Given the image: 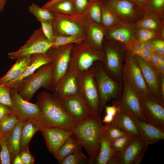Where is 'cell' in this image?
<instances>
[{
	"mask_svg": "<svg viewBox=\"0 0 164 164\" xmlns=\"http://www.w3.org/2000/svg\"><path fill=\"white\" fill-rule=\"evenodd\" d=\"M36 104L41 112L39 120L41 126L58 128L72 132L79 122L64 109L60 99L45 91L37 96Z\"/></svg>",
	"mask_w": 164,
	"mask_h": 164,
	"instance_id": "6da1fadb",
	"label": "cell"
},
{
	"mask_svg": "<svg viewBox=\"0 0 164 164\" xmlns=\"http://www.w3.org/2000/svg\"><path fill=\"white\" fill-rule=\"evenodd\" d=\"M100 115L79 121L72 133L86 152L90 164H95L99 154L103 125Z\"/></svg>",
	"mask_w": 164,
	"mask_h": 164,
	"instance_id": "7a4b0ae2",
	"label": "cell"
},
{
	"mask_svg": "<svg viewBox=\"0 0 164 164\" xmlns=\"http://www.w3.org/2000/svg\"><path fill=\"white\" fill-rule=\"evenodd\" d=\"M85 39L74 44L68 69L80 76L89 69L96 62L103 63L104 60V53L94 49Z\"/></svg>",
	"mask_w": 164,
	"mask_h": 164,
	"instance_id": "3957f363",
	"label": "cell"
},
{
	"mask_svg": "<svg viewBox=\"0 0 164 164\" xmlns=\"http://www.w3.org/2000/svg\"><path fill=\"white\" fill-rule=\"evenodd\" d=\"M94 78L100 100L101 113L106 103L112 99L121 97L123 89V84L112 78L105 70L102 63L93 66Z\"/></svg>",
	"mask_w": 164,
	"mask_h": 164,
	"instance_id": "277c9868",
	"label": "cell"
},
{
	"mask_svg": "<svg viewBox=\"0 0 164 164\" xmlns=\"http://www.w3.org/2000/svg\"><path fill=\"white\" fill-rule=\"evenodd\" d=\"M87 10L81 14L53 12L54 16L51 22L54 36H76L85 37L88 19Z\"/></svg>",
	"mask_w": 164,
	"mask_h": 164,
	"instance_id": "5b68a950",
	"label": "cell"
},
{
	"mask_svg": "<svg viewBox=\"0 0 164 164\" xmlns=\"http://www.w3.org/2000/svg\"><path fill=\"white\" fill-rule=\"evenodd\" d=\"M54 63L53 62L42 66L26 79L18 89L19 95L29 101L40 88L52 91L51 80Z\"/></svg>",
	"mask_w": 164,
	"mask_h": 164,
	"instance_id": "8992f818",
	"label": "cell"
},
{
	"mask_svg": "<svg viewBox=\"0 0 164 164\" xmlns=\"http://www.w3.org/2000/svg\"><path fill=\"white\" fill-rule=\"evenodd\" d=\"M79 95L91 117L100 115V100L93 66L79 77Z\"/></svg>",
	"mask_w": 164,
	"mask_h": 164,
	"instance_id": "52a82bcc",
	"label": "cell"
},
{
	"mask_svg": "<svg viewBox=\"0 0 164 164\" xmlns=\"http://www.w3.org/2000/svg\"><path fill=\"white\" fill-rule=\"evenodd\" d=\"M73 45L70 44L52 47L46 53L52 60L54 63L51 80L52 92L68 70L70 54Z\"/></svg>",
	"mask_w": 164,
	"mask_h": 164,
	"instance_id": "ba28073f",
	"label": "cell"
},
{
	"mask_svg": "<svg viewBox=\"0 0 164 164\" xmlns=\"http://www.w3.org/2000/svg\"><path fill=\"white\" fill-rule=\"evenodd\" d=\"M124 61L123 77L126 79L138 96L143 97L151 94L140 69L131 51L128 50L125 55Z\"/></svg>",
	"mask_w": 164,
	"mask_h": 164,
	"instance_id": "9c48e42d",
	"label": "cell"
},
{
	"mask_svg": "<svg viewBox=\"0 0 164 164\" xmlns=\"http://www.w3.org/2000/svg\"><path fill=\"white\" fill-rule=\"evenodd\" d=\"M53 46V43L44 35L41 27L35 30L26 43L18 50L8 53L12 60L25 56L46 53Z\"/></svg>",
	"mask_w": 164,
	"mask_h": 164,
	"instance_id": "30bf717a",
	"label": "cell"
},
{
	"mask_svg": "<svg viewBox=\"0 0 164 164\" xmlns=\"http://www.w3.org/2000/svg\"><path fill=\"white\" fill-rule=\"evenodd\" d=\"M123 84L121 97L118 99H114L113 103L129 116L147 122L142 114L139 97L123 77Z\"/></svg>",
	"mask_w": 164,
	"mask_h": 164,
	"instance_id": "8fae6325",
	"label": "cell"
},
{
	"mask_svg": "<svg viewBox=\"0 0 164 164\" xmlns=\"http://www.w3.org/2000/svg\"><path fill=\"white\" fill-rule=\"evenodd\" d=\"M104 60V68L108 74L115 80L123 84L124 60L122 49L113 45L106 43L103 46Z\"/></svg>",
	"mask_w": 164,
	"mask_h": 164,
	"instance_id": "7c38bea8",
	"label": "cell"
},
{
	"mask_svg": "<svg viewBox=\"0 0 164 164\" xmlns=\"http://www.w3.org/2000/svg\"><path fill=\"white\" fill-rule=\"evenodd\" d=\"M139 97L146 121L164 131V102L151 94Z\"/></svg>",
	"mask_w": 164,
	"mask_h": 164,
	"instance_id": "4fadbf2b",
	"label": "cell"
},
{
	"mask_svg": "<svg viewBox=\"0 0 164 164\" xmlns=\"http://www.w3.org/2000/svg\"><path fill=\"white\" fill-rule=\"evenodd\" d=\"M12 106L10 108L19 121L24 123L29 121L39 120L41 116L39 108L36 103L33 104L23 99L18 90L10 89Z\"/></svg>",
	"mask_w": 164,
	"mask_h": 164,
	"instance_id": "5bb4252c",
	"label": "cell"
},
{
	"mask_svg": "<svg viewBox=\"0 0 164 164\" xmlns=\"http://www.w3.org/2000/svg\"><path fill=\"white\" fill-rule=\"evenodd\" d=\"M151 95L164 102L161 90V77L156 68L145 60L133 54Z\"/></svg>",
	"mask_w": 164,
	"mask_h": 164,
	"instance_id": "9a60e30c",
	"label": "cell"
},
{
	"mask_svg": "<svg viewBox=\"0 0 164 164\" xmlns=\"http://www.w3.org/2000/svg\"><path fill=\"white\" fill-rule=\"evenodd\" d=\"M149 145L140 136H135L124 150L115 153L116 164H140Z\"/></svg>",
	"mask_w": 164,
	"mask_h": 164,
	"instance_id": "2e32d148",
	"label": "cell"
},
{
	"mask_svg": "<svg viewBox=\"0 0 164 164\" xmlns=\"http://www.w3.org/2000/svg\"><path fill=\"white\" fill-rule=\"evenodd\" d=\"M40 131L49 151L55 158L58 149L72 134V132L60 128L43 126H41Z\"/></svg>",
	"mask_w": 164,
	"mask_h": 164,
	"instance_id": "e0dca14e",
	"label": "cell"
},
{
	"mask_svg": "<svg viewBox=\"0 0 164 164\" xmlns=\"http://www.w3.org/2000/svg\"><path fill=\"white\" fill-rule=\"evenodd\" d=\"M80 75L68 70L59 81L52 94L59 99L72 97L79 94Z\"/></svg>",
	"mask_w": 164,
	"mask_h": 164,
	"instance_id": "ac0fdd59",
	"label": "cell"
},
{
	"mask_svg": "<svg viewBox=\"0 0 164 164\" xmlns=\"http://www.w3.org/2000/svg\"><path fill=\"white\" fill-rule=\"evenodd\" d=\"M32 56V60L31 63L22 75L18 78L3 86L10 89L18 90L26 79L33 73L42 66L53 62L52 60L47 56L46 53L35 54Z\"/></svg>",
	"mask_w": 164,
	"mask_h": 164,
	"instance_id": "d6986e66",
	"label": "cell"
},
{
	"mask_svg": "<svg viewBox=\"0 0 164 164\" xmlns=\"http://www.w3.org/2000/svg\"><path fill=\"white\" fill-rule=\"evenodd\" d=\"M59 99L65 111L70 115L79 121L91 117L79 94L69 98Z\"/></svg>",
	"mask_w": 164,
	"mask_h": 164,
	"instance_id": "ffe728a7",
	"label": "cell"
},
{
	"mask_svg": "<svg viewBox=\"0 0 164 164\" xmlns=\"http://www.w3.org/2000/svg\"><path fill=\"white\" fill-rule=\"evenodd\" d=\"M130 116L134 122L140 136L149 145L164 139V131L147 122Z\"/></svg>",
	"mask_w": 164,
	"mask_h": 164,
	"instance_id": "44dd1931",
	"label": "cell"
},
{
	"mask_svg": "<svg viewBox=\"0 0 164 164\" xmlns=\"http://www.w3.org/2000/svg\"><path fill=\"white\" fill-rule=\"evenodd\" d=\"M104 34V28L88 18L86 26L85 39L95 50L103 52Z\"/></svg>",
	"mask_w": 164,
	"mask_h": 164,
	"instance_id": "7402d4cb",
	"label": "cell"
},
{
	"mask_svg": "<svg viewBox=\"0 0 164 164\" xmlns=\"http://www.w3.org/2000/svg\"><path fill=\"white\" fill-rule=\"evenodd\" d=\"M16 60L15 63L5 74L0 78V85L5 86L18 78L31 63L32 56H23Z\"/></svg>",
	"mask_w": 164,
	"mask_h": 164,
	"instance_id": "603a6c76",
	"label": "cell"
},
{
	"mask_svg": "<svg viewBox=\"0 0 164 164\" xmlns=\"http://www.w3.org/2000/svg\"><path fill=\"white\" fill-rule=\"evenodd\" d=\"M114 13H118L125 17L132 16L135 13V3L128 0H99Z\"/></svg>",
	"mask_w": 164,
	"mask_h": 164,
	"instance_id": "cb8c5ba5",
	"label": "cell"
},
{
	"mask_svg": "<svg viewBox=\"0 0 164 164\" xmlns=\"http://www.w3.org/2000/svg\"><path fill=\"white\" fill-rule=\"evenodd\" d=\"M127 134L135 136H140V133L131 117L120 109L112 121Z\"/></svg>",
	"mask_w": 164,
	"mask_h": 164,
	"instance_id": "d4e9b609",
	"label": "cell"
},
{
	"mask_svg": "<svg viewBox=\"0 0 164 164\" xmlns=\"http://www.w3.org/2000/svg\"><path fill=\"white\" fill-rule=\"evenodd\" d=\"M95 164H116L115 154L111 148V143L102 132L100 151Z\"/></svg>",
	"mask_w": 164,
	"mask_h": 164,
	"instance_id": "484cf974",
	"label": "cell"
},
{
	"mask_svg": "<svg viewBox=\"0 0 164 164\" xmlns=\"http://www.w3.org/2000/svg\"><path fill=\"white\" fill-rule=\"evenodd\" d=\"M41 126L38 120L23 123L20 138L21 151L29 146L32 138L37 132L40 131Z\"/></svg>",
	"mask_w": 164,
	"mask_h": 164,
	"instance_id": "4316f807",
	"label": "cell"
},
{
	"mask_svg": "<svg viewBox=\"0 0 164 164\" xmlns=\"http://www.w3.org/2000/svg\"><path fill=\"white\" fill-rule=\"evenodd\" d=\"M82 147L72 133V135L57 151L55 159L61 164L70 154L81 150Z\"/></svg>",
	"mask_w": 164,
	"mask_h": 164,
	"instance_id": "83f0119b",
	"label": "cell"
},
{
	"mask_svg": "<svg viewBox=\"0 0 164 164\" xmlns=\"http://www.w3.org/2000/svg\"><path fill=\"white\" fill-rule=\"evenodd\" d=\"M23 123L19 121L15 127L8 136V143L11 160L20 153V135Z\"/></svg>",
	"mask_w": 164,
	"mask_h": 164,
	"instance_id": "f1b7e54d",
	"label": "cell"
},
{
	"mask_svg": "<svg viewBox=\"0 0 164 164\" xmlns=\"http://www.w3.org/2000/svg\"><path fill=\"white\" fill-rule=\"evenodd\" d=\"M102 132L111 142L127 134L112 122L103 125Z\"/></svg>",
	"mask_w": 164,
	"mask_h": 164,
	"instance_id": "f546056e",
	"label": "cell"
},
{
	"mask_svg": "<svg viewBox=\"0 0 164 164\" xmlns=\"http://www.w3.org/2000/svg\"><path fill=\"white\" fill-rule=\"evenodd\" d=\"M29 11L40 22L43 21H52L54 18L53 13L47 9L40 7L33 3L29 7Z\"/></svg>",
	"mask_w": 164,
	"mask_h": 164,
	"instance_id": "4dcf8cb0",
	"label": "cell"
},
{
	"mask_svg": "<svg viewBox=\"0 0 164 164\" xmlns=\"http://www.w3.org/2000/svg\"><path fill=\"white\" fill-rule=\"evenodd\" d=\"M47 9L53 13L63 14H75L73 0H62Z\"/></svg>",
	"mask_w": 164,
	"mask_h": 164,
	"instance_id": "1f68e13d",
	"label": "cell"
},
{
	"mask_svg": "<svg viewBox=\"0 0 164 164\" xmlns=\"http://www.w3.org/2000/svg\"><path fill=\"white\" fill-rule=\"evenodd\" d=\"M105 33H108V36L111 39L120 42L127 43L131 36L130 30L125 28L111 29L109 28H104Z\"/></svg>",
	"mask_w": 164,
	"mask_h": 164,
	"instance_id": "d6a6232c",
	"label": "cell"
},
{
	"mask_svg": "<svg viewBox=\"0 0 164 164\" xmlns=\"http://www.w3.org/2000/svg\"><path fill=\"white\" fill-rule=\"evenodd\" d=\"M19 121L13 113L7 116L0 121V134L9 136Z\"/></svg>",
	"mask_w": 164,
	"mask_h": 164,
	"instance_id": "836d02e7",
	"label": "cell"
},
{
	"mask_svg": "<svg viewBox=\"0 0 164 164\" xmlns=\"http://www.w3.org/2000/svg\"><path fill=\"white\" fill-rule=\"evenodd\" d=\"M100 2L101 9V25L104 28H111L116 22L114 13L108 7L100 1Z\"/></svg>",
	"mask_w": 164,
	"mask_h": 164,
	"instance_id": "e575fe53",
	"label": "cell"
},
{
	"mask_svg": "<svg viewBox=\"0 0 164 164\" xmlns=\"http://www.w3.org/2000/svg\"><path fill=\"white\" fill-rule=\"evenodd\" d=\"M0 145L1 164H12L9 146L8 136L0 134Z\"/></svg>",
	"mask_w": 164,
	"mask_h": 164,
	"instance_id": "d590c367",
	"label": "cell"
},
{
	"mask_svg": "<svg viewBox=\"0 0 164 164\" xmlns=\"http://www.w3.org/2000/svg\"><path fill=\"white\" fill-rule=\"evenodd\" d=\"M85 39V37L76 36H54L52 43L53 46H58L78 43Z\"/></svg>",
	"mask_w": 164,
	"mask_h": 164,
	"instance_id": "8d00e7d4",
	"label": "cell"
},
{
	"mask_svg": "<svg viewBox=\"0 0 164 164\" xmlns=\"http://www.w3.org/2000/svg\"><path fill=\"white\" fill-rule=\"evenodd\" d=\"M135 137L126 134L117 138L111 142V148L115 154L124 150Z\"/></svg>",
	"mask_w": 164,
	"mask_h": 164,
	"instance_id": "74e56055",
	"label": "cell"
},
{
	"mask_svg": "<svg viewBox=\"0 0 164 164\" xmlns=\"http://www.w3.org/2000/svg\"><path fill=\"white\" fill-rule=\"evenodd\" d=\"M87 15L90 19L101 25V9L99 0L91 2L87 10Z\"/></svg>",
	"mask_w": 164,
	"mask_h": 164,
	"instance_id": "f35d334b",
	"label": "cell"
},
{
	"mask_svg": "<svg viewBox=\"0 0 164 164\" xmlns=\"http://www.w3.org/2000/svg\"><path fill=\"white\" fill-rule=\"evenodd\" d=\"M89 163V160L80 150L69 155L61 164H85Z\"/></svg>",
	"mask_w": 164,
	"mask_h": 164,
	"instance_id": "ab89813d",
	"label": "cell"
},
{
	"mask_svg": "<svg viewBox=\"0 0 164 164\" xmlns=\"http://www.w3.org/2000/svg\"><path fill=\"white\" fill-rule=\"evenodd\" d=\"M0 103L5 104L10 108L12 102L10 95V89L0 84Z\"/></svg>",
	"mask_w": 164,
	"mask_h": 164,
	"instance_id": "60d3db41",
	"label": "cell"
},
{
	"mask_svg": "<svg viewBox=\"0 0 164 164\" xmlns=\"http://www.w3.org/2000/svg\"><path fill=\"white\" fill-rule=\"evenodd\" d=\"M73 1L75 14H81L86 12L92 2L90 0H73Z\"/></svg>",
	"mask_w": 164,
	"mask_h": 164,
	"instance_id": "b9f144b4",
	"label": "cell"
},
{
	"mask_svg": "<svg viewBox=\"0 0 164 164\" xmlns=\"http://www.w3.org/2000/svg\"><path fill=\"white\" fill-rule=\"evenodd\" d=\"M41 28L43 33L47 39L52 42L54 36V32L51 21H43L40 22Z\"/></svg>",
	"mask_w": 164,
	"mask_h": 164,
	"instance_id": "7bdbcfd3",
	"label": "cell"
},
{
	"mask_svg": "<svg viewBox=\"0 0 164 164\" xmlns=\"http://www.w3.org/2000/svg\"><path fill=\"white\" fill-rule=\"evenodd\" d=\"M20 154L23 164L34 163V157L30 153L29 146L21 151Z\"/></svg>",
	"mask_w": 164,
	"mask_h": 164,
	"instance_id": "ee69618b",
	"label": "cell"
},
{
	"mask_svg": "<svg viewBox=\"0 0 164 164\" xmlns=\"http://www.w3.org/2000/svg\"><path fill=\"white\" fill-rule=\"evenodd\" d=\"M155 36V34L153 31L144 28L141 29L138 33L139 39L141 42H147Z\"/></svg>",
	"mask_w": 164,
	"mask_h": 164,
	"instance_id": "f6af8a7d",
	"label": "cell"
},
{
	"mask_svg": "<svg viewBox=\"0 0 164 164\" xmlns=\"http://www.w3.org/2000/svg\"><path fill=\"white\" fill-rule=\"evenodd\" d=\"M154 53L147 50L143 49L134 52L132 53L133 54L138 56L149 62Z\"/></svg>",
	"mask_w": 164,
	"mask_h": 164,
	"instance_id": "bcb514c9",
	"label": "cell"
},
{
	"mask_svg": "<svg viewBox=\"0 0 164 164\" xmlns=\"http://www.w3.org/2000/svg\"><path fill=\"white\" fill-rule=\"evenodd\" d=\"M141 26L144 29L153 30L157 28V25L156 22L153 19H147L141 22Z\"/></svg>",
	"mask_w": 164,
	"mask_h": 164,
	"instance_id": "7dc6e473",
	"label": "cell"
},
{
	"mask_svg": "<svg viewBox=\"0 0 164 164\" xmlns=\"http://www.w3.org/2000/svg\"><path fill=\"white\" fill-rule=\"evenodd\" d=\"M154 46L155 53L157 54L164 55V42L160 40H158L152 42Z\"/></svg>",
	"mask_w": 164,
	"mask_h": 164,
	"instance_id": "c3c4849f",
	"label": "cell"
},
{
	"mask_svg": "<svg viewBox=\"0 0 164 164\" xmlns=\"http://www.w3.org/2000/svg\"><path fill=\"white\" fill-rule=\"evenodd\" d=\"M12 113V112L9 107L0 103V121Z\"/></svg>",
	"mask_w": 164,
	"mask_h": 164,
	"instance_id": "681fc988",
	"label": "cell"
},
{
	"mask_svg": "<svg viewBox=\"0 0 164 164\" xmlns=\"http://www.w3.org/2000/svg\"><path fill=\"white\" fill-rule=\"evenodd\" d=\"M112 106L105 105L104 108H105L106 114L111 115L114 117L116 115L120 108L116 104L113 103Z\"/></svg>",
	"mask_w": 164,
	"mask_h": 164,
	"instance_id": "f907efd6",
	"label": "cell"
},
{
	"mask_svg": "<svg viewBox=\"0 0 164 164\" xmlns=\"http://www.w3.org/2000/svg\"><path fill=\"white\" fill-rule=\"evenodd\" d=\"M148 63L157 69L160 63V55L154 52Z\"/></svg>",
	"mask_w": 164,
	"mask_h": 164,
	"instance_id": "816d5d0a",
	"label": "cell"
},
{
	"mask_svg": "<svg viewBox=\"0 0 164 164\" xmlns=\"http://www.w3.org/2000/svg\"><path fill=\"white\" fill-rule=\"evenodd\" d=\"M150 3L152 7L155 9H160L164 6V0H151Z\"/></svg>",
	"mask_w": 164,
	"mask_h": 164,
	"instance_id": "f5cc1de1",
	"label": "cell"
},
{
	"mask_svg": "<svg viewBox=\"0 0 164 164\" xmlns=\"http://www.w3.org/2000/svg\"><path fill=\"white\" fill-rule=\"evenodd\" d=\"M62 0H50L46 2L42 7L43 8L48 9L55 4Z\"/></svg>",
	"mask_w": 164,
	"mask_h": 164,
	"instance_id": "db71d44e",
	"label": "cell"
},
{
	"mask_svg": "<svg viewBox=\"0 0 164 164\" xmlns=\"http://www.w3.org/2000/svg\"><path fill=\"white\" fill-rule=\"evenodd\" d=\"M114 117L111 115L106 114L103 119L102 120V122L105 124L111 123L113 121Z\"/></svg>",
	"mask_w": 164,
	"mask_h": 164,
	"instance_id": "11a10c76",
	"label": "cell"
},
{
	"mask_svg": "<svg viewBox=\"0 0 164 164\" xmlns=\"http://www.w3.org/2000/svg\"><path fill=\"white\" fill-rule=\"evenodd\" d=\"M12 164H23L20 153L16 155L12 160Z\"/></svg>",
	"mask_w": 164,
	"mask_h": 164,
	"instance_id": "9f6ffc18",
	"label": "cell"
},
{
	"mask_svg": "<svg viewBox=\"0 0 164 164\" xmlns=\"http://www.w3.org/2000/svg\"><path fill=\"white\" fill-rule=\"evenodd\" d=\"M7 0H0V12L4 9Z\"/></svg>",
	"mask_w": 164,
	"mask_h": 164,
	"instance_id": "6f0895ef",
	"label": "cell"
},
{
	"mask_svg": "<svg viewBox=\"0 0 164 164\" xmlns=\"http://www.w3.org/2000/svg\"><path fill=\"white\" fill-rule=\"evenodd\" d=\"M147 0H135L137 3L138 5H142L146 2Z\"/></svg>",
	"mask_w": 164,
	"mask_h": 164,
	"instance_id": "680465c9",
	"label": "cell"
},
{
	"mask_svg": "<svg viewBox=\"0 0 164 164\" xmlns=\"http://www.w3.org/2000/svg\"><path fill=\"white\" fill-rule=\"evenodd\" d=\"M129 0V1H131L133 2H135V3H136V4H137V3H136V2L135 0Z\"/></svg>",
	"mask_w": 164,
	"mask_h": 164,
	"instance_id": "91938a15",
	"label": "cell"
},
{
	"mask_svg": "<svg viewBox=\"0 0 164 164\" xmlns=\"http://www.w3.org/2000/svg\"><path fill=\"white\" fill-rule=\"evenodd\" d=\"M98 0H90V1L91 2H94V1H98Z\"/></svg>",
	"mask_w": 164,
	"mask_h": 164,
	"instance_id": "94428289",
	"label": "cell"
},
{
	"mask_svg": "<svg viewBox=\"0 0 164 164\" xmlns=\"http://www.w3.org/2000/svg\"><path fill=\"white\" fill-rule=\"evenodd\" d=\"M0 148H1V146H0ZM0 164H1L0 161Z\"/></svg>",
	"mask_w": 164,
	"mask_h": 164,
	"instance_id": "6125c7cd",
	"label": "cell"
}]
</instances>
